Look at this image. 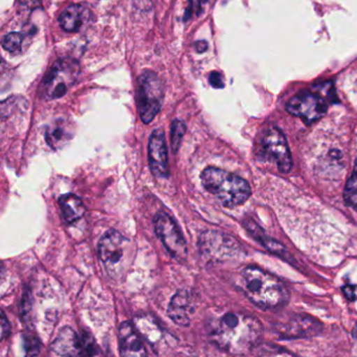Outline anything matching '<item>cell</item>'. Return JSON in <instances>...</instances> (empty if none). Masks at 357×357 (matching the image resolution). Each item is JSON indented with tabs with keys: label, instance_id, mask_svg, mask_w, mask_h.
<instances>
[{
	"label": "cell",
	"instance_id": "cell-28",
	"mask_svg": "<svg viewBox=\"0 0 357 357\" xmlns=\"http://www.w3.org/2000/svg\"><path fill=\"white\" fill-rule=\"evenodd\" d=\"M207 1V0H197V10H198V12H201V8H203V4Z\"/></svg>",
	"mask_w": 357,
	"mask_h": 357
},
{
	"label": "cell",
	"instance_id": "cell-20",
	"mask_svg": "<svg viewBox=\"0 0 357 357\" xmlns=\"http://www.w3.org/2000/svg\"><path fill=\"white\" fill-rule=\"evenodd\" d=\"M344 199L346 204L349 207L357 210V158L354 163V172H352L351 177L348 180L346 184L345 191H344Z\"/></svg>",
	"mask_w": 357,
	"mask_h": 357
},
{
	"label": "cell",
	"instance_id": "cell-24",
	"mask_svg": "<svg viewBox=\"0 0 357 357\" xmlns=\"http://www.w3.org/2000/svg\"><path fill=\"white\" fill-rule=\"evenodd\" d=\"M209 82L212 87L216 88V89H221V88L224 87V77H222L219 73H216V71L210 75Z\"/></svg>",
	"mask_w": 357,
	"mask_h": 357
},
{
	"label": "cell",
	"instance_id": "cell-1",
	"mask_svg": "<svg viewBox=\"0 0 357 357\" xmlns=\"http://www.w3.org/2000/svg\"><path fill=\"white\" fill-rule=\"evenodd\" d=\"M262 333L263 328L257 318L238 312H228L214 325L211 339L224 351L242 356L256 347Z\"/></svg>",
	"mask_w": 357,
	"mask_h": 357
},
{
	"label": "cell",
	"instance_id": "cell-29",
	"mask_svg": "<svg viewBox=\"0 0 357 357\" xmlns=\"http://www.w3.org/2000/svg\"><path fill=\"white\" fill-rule=\"evenodd\" d=\"M354 337H356V339H357V324L356 325V326H354Z\"/></svg>",
	"mask_w": 357,
	"mask_h": 357
},
{
	"label": "cell",
	"instance_id": "cell-23",
	"mask_svg": "<svg viewBox=\"0 0 357 357\" xmlns=\"http://www.w3.org/2000/svg\"><path fill=\"white\" fill-rule=\"evenodd\" d=\"M23 342H24V357H38L41 350V343L40 340L34 335H23Z\"/></svg>",
	"mask_w": 357,
	"mask_h": 357
},
{
	"label": "cell",
	"instance_id": "cell-22",
	"mask_svg": "<svg viewBox=\"0 0 357 357\" xmlns=\"http://www.w3.org/2000/svg\"><path fill=\"white\" fill-rule=\"evenodd\" d=\"M23 36L19 33H8L2 40V47L8 52H19L22 47Z\"/></svg>",
	"mask_w": 357,
	"mask_h": 357
},
{
	"label": "cell",
	"instance_id": "cell-19",
	"mask_svg": "<svg viewBox=\"0 0 357 357\" xmlns=\"http://www.w3.org/2000/svg\"><path fill=\"white\" fill-rule=\"evenodd\" d=\"M80 342H81L80 357H101L100 348L89 333H82L80 335Z\"/></svg>",
	"mask_w": 357,
	"mask_h": 357
},
{
	"label": "cell",
	"instance_id": "cell-8",
	"mask_svg": "<svg viewBox=\"0 0 357 357\" xmlns=\"http://www.w3.org/2000/svg\"><path fill=\"white\" fill-rule=\"evenodd\" d=\"M286 109L293 116L299 117L306 123H312L326 114L327 104L319 94L305 91L293 96Z\"/></svg>",
	"mask_w": 357,
	"mask_h": 357
},
{
	"label": "cell",
	"instance_id": "cell-11",
	"mask_svg": "<svg viewBox=\"0 0 357 357\" xmlns=\"http://www.w3.org/2000/svg\"><path fill=\"white\" fill-rule=\"evenodd\" d=\"M196 307L197 301L194 294L188 289H180L170 301L167 310L168 317L178 326L187 327L191 324Z\"/></svg>",
	"mask_w": 357,
	"mask_h": 357
},
{
	"label": "cell",
	"instance_id": "cell-27",
	"mask_svg": "<svg viewBox=\"0 0 357 357\" xmlns=\"http://www.w3.org/2000/svg\"><path fill=\"white\" fill-rule=\"evenodd\" d=\"M196 48L199 52H205V50H207V44L205 43V41L198 42V43L196 44Z\"/></svg>",
	"mask_w": 357,
	"mask_h": 357
},
{
	"label": "cell",
	"instance_id": "cell-17",
	"mask_svg": "<svg viewBox=\"0 0 357 357\" xmlns=\"http://www.w3.org/2000/svg\"><path fill=\"white\" fill-rule=\"evenodd\" d=\"M73 128L68 121L58 119L48 126L45 132V140L54 150H59L73 138Z\"/></svg>",
	"mask_w": 357,
	"mask_h": 357
},
{
	"label": "cell",
	"instance_id": "cell-5",
	"mask_svg": "<svg viewBox=\"0 0 357 357\" xmlns=\"http://www.w3.org/2000/svg\"><path fill=\"white\" fill-rule=\"evenodd\" d=\"M163 87L156 73L146 70L138 79L136 100L140 119L144 123H150L159 112L163 104Z\"/></svg>",
	"mask_w": 357,
	"mask_h": 357
},
{
	"label": "cell",
	"instance_id": "cell-6",
	"mask_svg": "<svg viewBox=\"0 0 357 357\" xmlns=\"http://www.w3.org/2000/svg\"><path fill=\"white\" fill-rule=\"evenodd\" d=\"M130 245L127 239L115 229L107 231L99 243L101 261L110 274H119L126 261Z\"/></svg>",
	"mask_w": 357,
	"mask_h": 357
},
{
	"label": "cell",
	"instance_id": "cell-15",
	"mask_svg": "<svg viewBox=\"0 0 357 357\" xmlns=\"http://www.w3.org/2000/svg\"><path fill=\"white\" fill-rule=\"evenodd\" d=\"M50 350L59 357H80V335L71 327H63L50 345Z\"/></svg>",
	"mask_w": 357,
	"mask_h": 357
},
{
	"label": "cell",
	"instance_id": "cell-14",
	"mask_svg": "<svg viewBox=\"0 0 357 357\" xmlns=\"http://www.w3.org/2000/svg\"><path fill=\"white\" fill-rule=\"evenodd\" d=\"M121 357H147V350L136 327L130 322H123L117 329Z\"/></svg>",
	"mask_w": 357,
	"mask_h": 357
},
{
	"label": "cell",
	"instance_id": "cell-25",
	"mask_svg": "<svg viewBox=\"0 0 357 357\" xmlns=\"http://www.w3.org/2000/svg\"><path fill=\"white\" fill-rule=\"evenodd\" d=\"M10 325L8 322V318H6V314L3 312H1V341L6 340V337L10 335Z\"/></svg>",
	"mask_w": 357,
	"mask_h": 357
},
{
	"label": "cell",
	"instance_id": "cell-3",
	"mask_svg": "<svg viewBox=\"0 0 357 357\" xmlns=\"http://www.w3.org/2000/svg\"><path fill=\"white\" fill-rule=\"evenodd\" d=\"M201 183L226 207L242 205L251 197L249 183L235 174L217 167H207L201 173Z\"/></svg>",
	"mask_w": 357,
	"mask_h": 357
},
{
	"label": "cell",
	"instance_id": "cell-16",
	"mask_svg": "<svg viewBox=\"0 0 357 357\" xmlns=\"http://www.w3.org/2000/svg\"><path fill=\"white\" fill-rule=\"evenodd\" d=\"M90 17L92 13L89 8L82 4H71L61 13L59 23L67 33H77L87 24Z\"/></svg>",
	"mask_w": 357,
	"mask_h": 357
},
{
	"label": "cell",
	"instance_id": "cell-26",
	"mask_svg": "<svg viewBox=\"0 0 357 357\" xmlns=\"http://www.w3.org/2000/svg\"><path fill=\"white\" fill-rule=\"evenodd\" d=\"M343 291L344 294H345L346 298H347L349 301H354V300H356V287H352V285H347V287H344Z\"/></svg>",
	"mask_w": 357,
	"mask_h": 357
},
{
	"label": "cell",
	"instance_id": "cell-18",
	"mask_svg": "<svg viewBox=\"0 0 357 357\" xmlns=\"http://www.w3.org/2000/svg\"><path fill=\"white\" fill-rule=\"evenodd\" d=\"M58 202L63 218L67 224H73L83 218L85 207L82 199L77 195L67 193V195H63Z\"/></svg>",
	"mask_w": 357,
	"mask_h": 357
},
{
	"label": "cell",
	"instance_id": "cell-10",
	"mask_svg": "<svg viewBox=\"0 0 357 357\" xmlns=\"http://www.w3.org/2000/svg\"><path fill=\"white\" fill-rule=\"evenodd\" d=\"M323 331V324L316 319L306 314H299L287 322L278 325L277 331L282 339L296 340L316 337Z\"/></svg>",
	"mask_w": 357,
	"mask_h": 357
},
{
	"label": "cell",
	"instance_id": "cell-12",
	"mask_svg": "<svg viewBox=\"0 0 357 357\" xmlns=\"http://www.w3.org/2000/svg\"><path fill=\"white\" fill-rule=\"evenodd\" d=\"M199 248L205 255L220 259L233 255L237 245L230 236L214 231H207L199 239Z\"/></svg>",
	"mask_w": 357,
	"mask_h": 357
},
{
	"label": "cell",
	"instance_id": "cell-13",
	"mask_svg": "<svg viewBox=\"0 0 357 357\" xmlns=\"http://www.w3.org/2000/svg\"><path fill=\"white\" fill-rule=\"evenodd\" d=\"M149 165L155 177L167 178L169 176L167 146L165 134L161 130H155L151 134L149 140Z\"/></svg>",
	"mask_w": 357,
	"mask_h": 357
},
{
	"label": "cell",
	"instance_id": "cell-9",
	"mask_svg": "<svg viewBox=\"0 0 357 357\" xmlns=\"http://www.w3.org/2000/svg\"><path fill=\"white\" fill-rule=\"evenodd\" d=\"M265 154L276 163L279 171L287 174L293 167V158L284 134L278 128H270L263 137Z\"/></svg>",
	"mask_w": 357,
	"mask_h": 357
},
{
	"label": "cell",
	"instance_id": "cell-30",
	"mask_svg": "<svg viewBox=\"0 0 357 357\" xmlns=\"http://www.w3.org/2000/svg\"><path fill=\"white\" fill-rule=\"evenodd\" d=\"M281 357H283V356H281Z\"/></svg>",
	"mask_w": 357,
	"mask_h": 357
},
{
	"label": "cell",
	"instance_id": "cell-21",
	"mask_svg": "<svg viewBox=\"0 0 357 357\" xmlns=\"http://www.w3.org/2000/svg\"><path fill=\"white\" fill-rule=\"evenodd\" d=\"M186 133V126L182 121H174L171 126V146L174 153L177 152Z\"/></svg>",
	"mask_w": 357,
	"mask_h": 357
},
{
	"label": "cell",
	"instance_id": "cell-2",
	"mask_svg": "<svg viewBox=\"0 0 357 357\" xmlns=\"http://www.w3.org/2000/svg\"><path fill=\"white\" fill-rule=\"evenodd\" d=\"M241 287L249 301L262 310H276L289 301L285 285L277 277L257 266H247L241 272Z\"/></svg>",
	"mask_w": 357,
	"mask_h": 357
},
{
	"label": "cell",
	"instance_id": "cell-4",
	"mask_svg": "<svg viewBox=\"0 0 357 357\" xmlns=\"http://www.w3.org/2000/svg\"><path fill=\"white\" fill-rule=\"evenodd\" d=\"M79 73L77 61L71 59L57 61L42 81V96L48 100L62 98L77 81Z\"/></svg>",
	"mask_w": 357,
	"mask_h": 357
},
{
	"label": "cell",
	"instance_id": "cell-7",
	"mask_svg": "<svg viewBox=\"0 0 357 357\" xmlns=\"http://www.w3.org/2000/svg\"><path fill=\"white\" fill-rule=\"evenodd\" d=\"M155 232L172 257L184 261L188 255L186 241L175 222L167 213L159 212L153 220Z\"/></svg>",
	"mask_w": 357,
	"mask_h": 357
}]
</instances>
